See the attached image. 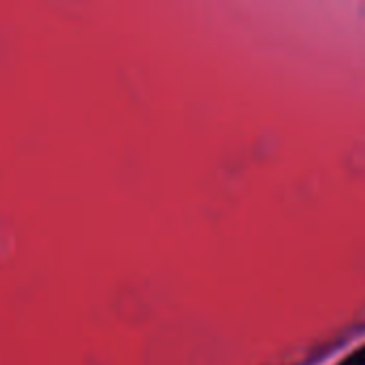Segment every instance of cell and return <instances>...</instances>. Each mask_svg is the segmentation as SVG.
Listing matches in <instances>:
<instances>
[{"label": "cell", "instance_id": "obj_1", "mask_svg": "<svg viewBox=\"0 0 365 365\" xmlns=\"http://www.w3.org/2000/svg\"><path fill=\"white\" fill-rule=\"evenodd\" d=\"M338 365H365V346L357 349V351H353L349 357H344V359H342Z\"/></svg>", "mask_w": 365, "mask_h": 365}]
</instances>
